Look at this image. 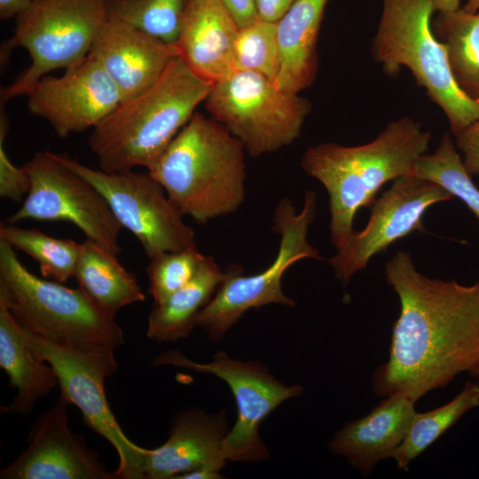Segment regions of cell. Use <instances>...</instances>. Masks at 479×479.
Masks as SVG:
<instances>
[{"instance_id": "6da1fadb", "label": "cell", "mask_w": 479, "mask_h": 479, "mask_svg": "<svg viewBox=\"0 0 479 479\" xmlns=\"http://www.w3.org/2000/svg\"><path fill=\"white\" fill-rule=\"evenodd\" d=\"M385 274L400 313L389 359L373 374V390L381 397L402 393L417 401L479 364V282L430 279L406 252L389 260Z\"/></svg>"}, {"instance_id": "7a4b0ae2", "label": "cell", "mask_w": 479, "mask_h": 479, "mask_svg": "<svg viewBox=\"0 0 479 479\" xmlns=\"http://www.w3.org/2000/svg\"><path fill=\"white\" fill-rule=\"evenodd\" d=\"M431 135L412 119L389 122L373 141L357 146L325 143L309 147L301 165L329 195L330 239L340 248L354 232L357 210L373 204L383 185L412 175L418 159L429 146Z\"/></svg>"}, {"instance_id": "3957f363", "label": "cell", "mask_w": 479, "mask_h": 479, "mask_svg": "<svg viewBox=\"0 0 479 479\" xmlns=\"http://www.w3.org/2000/svg\"><path fill=\"white\" fill-rule=\"evenodd\" d=\"M212 83L177 56L159 79L122 101L98 125L88 144L106 173L149 170L207 98Z\"/></svg>"}, {"instance_id": "277c9868", "label": "cell", "mask_w": 479, "mask_h": 479, "mask_svg": "<svg viewBox=\"0 0 479 479\" xmlns=\"http://www.w3.org/2000/svg\"><path fill=\"white\" fill-rule=\"evenodd\" d=\"M245 154L242 143L224 126L195 113L147 171L184 216L202 224L243 203Z\"/></svg>"}, {"instance_id": "5b68a950", "label": "cell", "mask_w": 479, "mask_h": 479, "mask_svg": "<svg viewBox=\"0 0 479 479\" xmlns=\"http://www.w3.org/2000/svg\"><path fill=\"white\" fill-rule=\"evenodd\" d=\"M0 297L19 322L59 345L88 351H114L124 343L115 317L81 288L39 278L0 240Z\"/></svg>"}, {"instance_id": "8992f818", "label": "cell", "mask_w": 479, "mask_h": 479, "mask_svg": "<svg viewBox=\"0 0 479 479\" xmlns=\"http://www.w3.org/2000/svg\"><path fill=\"white\" fill-rule=\"evenodd\" d=\"M382 12L373 40L372 54L389 76L402 67L446 115L456 137L479 118V102L457 85L446 51L431 29V0H381Z\"/></svg>"}, {"instance_id": "52a82bcc", "label": "cell", "mask_w": 479, "mask_h": 479, "mask_svg": "<svg viewBox=\"0 0 479 479\" xmlns=\"http://www.w3.org/2000/svg\"><path fill=\"white\" fill-rule=\"evenodd\" d=\"M316 207L313 191L306 192L300 212L290 199L280 200L273 216V230L280 236L276 258L265 270L253 275H244L242 267L237 264L228 265L211 300L197 315L194 326L203 329L210 341L218 342L250 309L273 303L295 306L294 301L283 292L282 278L291 265L301 260L322 259L307 240Z\"/></svg>"}, {"instance_id": "ba28073f", "label": "cell", "mask_w": 479, "mask_h": 479, "mask_svg": "<svg viewBox=\"0 0 479 479\" xmlns=\"http://www.w3.org/2000/svg\"><path fill=\"white\" fill-rule=\"evenodd\" d=\"M105 0H32L15 18L13 35L1 48V60L17 47L30 65L1 91V101L27 95L43 76L83 60L107 20Z\"/></svg>"}, {"instance_id": "9c48e42d", "label": "cell", "mask_w": 479, "mask_h": 479, "mask_svg": "<svg viewBox=\"0 0 479 479\" xmlns=\"http://www.w3.org/2000/svg\"><path fill=\"white\" fill-rule=\"evenodd\" d=\"M209 116L257 157L296 140L310 102L279 89L274 81L251 71L235 70L212 84L204 101Z\"/></svg>"}, {"instance_id": "30bf717a", "label": "cell", "mask_w": 479, "mask_h": 479, "mask_svg": "<svg viewBox=\"0 0 479 479\" xmlns=\"http://www.w3.org/2000/svg\"><path fill=\"white\" fill-rule=\"evenodd\" d=\"M22 326V325H21ZM25 340L53 368L60 397L75 405L84 423L109 442L117 452L116 479H144L149 449L133 443L123 432L106 399L105 381L117 370L114 351H88L51 342L22 326Z\"/></svg>"}, {"instance_id": "8fae6325", "label": "cell", "mask_w": 479, "mask_h": 479, "mask_svg": "<svg viewBox=\"0 0 479 479\" xmlns=\"http://www.w3.org/2000/svg\"><path fill=\"white\" fill-rule=\"evenodd\" d=\"M154 366H176L215 375L227 383L236 401L237 420L223 442L228 461L263 462L270 453L259 428L263 420L285 401L303 393L299 385H286L257 361H242L219 351L211 362L200 363L177 349L156 356Z\"/></svg>"}, {"instance_id": "7c38bea8", "label": "cell", "mask_w": 479, "mask_h": 479, "mask_svg": "<svg viewBox=\"0 0 479 479\" xmlns=\"http://www.w3.org/2000/svg\"><path fill=\"white\" fill-rule=\"evenodd\" d=\"M31 185L23 204L5 222H69L109 252H121L122 226L100 192L65 164L57 153H36L23 165Z\"/></svg>"}, {"instance_id": "4fadbf2b", "label": "cell", "mask_w": 479, "mask_h": 479, "mask_svg": "<svg viewBox=\"0 0 479 479\" xmlns=\"http://www.w3.org/2000/svg\"><path fill=\"white\" fill-rule=\"evenodd\" d=\"M58 155L100 192L122 228L136 236L149 259L163 252L197 247L193 229L148 171L106 173L67 155Z\"/></svg>"}, {"instance_id": "5bb4252c", "label": "cell", "mask_w": 479, "mask_h": 479, "mask_svg": "<svg viewBox=\"0 0 479 479\" xmlns=\"http://www.w3.org/2000/svg\"><path fill=\"white\" fill-rule=\"evenodd\" d=\"M452 198L439 185L414 175L395 179L373 202L365 227L354 231L329 259L336 278L347 285L373 255L412 232L424 231L421 220L429 207Z\"/></svg>"}, {"instance_id": "9a60e30c", "label": "cell", "mask_w": 479, "mask_h": 479, "mask_svg": "<svg viewBox=\"0 0 479 479\" xmlns=\"http://www.w3.org/2000/svg\"><path fill=\"white\" fill-rule=\"evenodd\" d=\"M26 96L29 112L61 138L93 129L122 102L115 83L90 53L60 77L43 76Z\"/></svg>"}, {"instance_id": "2e32d148", "label": "cell", "mask_w": 479, "mask_h": 479, "mask_svg": "<svg viewBox=\"0 0 479 479\" xmlns=\"http://www.w3.org/2000/svg\"><path fill=\"white\" fill-rule=\"evenodd\" d=\"M67 405L59 397L36 418L27 448L0 471L1 479H116L83 437L72 432Z\"/></svg>"}, {"instance_id": "e0dca14e", "label": "cell", "mask_w": 479, "mask_h": 479, "mask_svg": "<svg viewBox=\"0 0 479 479\" xmlns=\"http://www.w3.org/2000/svg\"><path fill=\"white\" fill-rule=\"evenodd\" d=\"M229 432L225 411L208 413L194 408L176 415L167 441L149 449L144 479H219L227 460L223 442Z\"/></svg>"}, {"instance_id": "ac0fdd59", "label": "cell", "mask_w": 479, "mask_h": 479, "mask_svg": "<svg viewBox=\"0 0 479 479\" xmlns=\"http://www.w3.org/2000/svg\"><path fill=\"white\" fill-rule=\"evenodd\" d=\"M90 53L115 83L122 102L153 85L178 56L176 44L109 18Z\"/></svg>"}, {"instance_id": "d6986e66", "label": "cell", "mask_w": 479, "mask_h": 479, "mask_svg": "<svg viewBox=\"0 0 479 479\" xmlns=\"http://www.w3.org/2000/svg\"><path fill=\"white\" fill-rule=\"evenodd\" d=\"M415 403L402 393L384 397L365 416L346 422L330 440L328 449L364 476L369 475L379 462L392 459L404 440L417 412Z\"/></svg>"}, {"instance_id": "ffe728a7", "label": "cell", "mask_w": 479, "mask_h": 479, "mask_svg": "<svg viewBox=\"0 0 479 479\" xmlns=\"http://www.w3.org/2000/svg\"><path fill=\"white\" fill-rule=\"evenodd\" d=\"M238 32L220 0H188L176 42L178 56L197 75L213 84L234 71Z\"/></svg>"}, {"instance_id": "44dd1931", "label": "cell", "mask_w": 479, "mask_h": 479, "mask_svg": "<svg viewBox=\"0 0 479 479\" xmlns=\"http://www.w3.org/2000/svg\"><path fill=\"white\" fill-rule=\"evenodd\" d=\"M0 366L17 390L12 403L1 407L5 413H30L41 398L59 386L53 368L25 340L21 324L1 297Z\"/></svg>"}, {"instance_id": "7402d4cb", "label": "cell", "mask_w": 479, "mask_h": 479, "mask_svg": "<svg viewBox=\"0 0 479 479\" xmlns=\"http://www.w3.org/2000/svg\"><path fill=\"white\" fill-rule=\"evenodd\" d=\"M328 0H295L277 22L279 67L275 81L299 93L312 84L318 71L317 42Z\"/></svg>"}, {"instance_id": "603a6c76", "label": "cell", "mask_w": 479, "mask_h": 479, "mask_svg": "<svg viewBox=\"0 0 479 479\" xmlns=\"http://www.w3.org/2000/svg\"><path fill=\"white\" fill-rule=\"evenodd\" d=\"M224 275L212 256L202 260L193 278L148 316L146 336L156 342H174L188 337L199 312L211 300Z\"/></svg>"}, {"instance_id": "cb8c5ba5", "label": "cell", "mask_w": 479, "mask_h": 479, "mask_svg": "<svg viewBox=\"0 0 479 479\" xmlns=\"http://www.w3.org/2000/svg\"><path fill=\"white\" fill-rule=\"evenodd\" d=\"M74 278L79 288L114 317L122 308L145 299L135 275L121 264L117 255L88 239L82 243Z\"/></svg>"}, {"instance_id": "d4e9b609", "label": "cell", "mask_w": 479, "mask_h": 479, "mask_svg": "<svg viewBox=\"0 0 479 479\" xmlns=\"http://www.w3.org/2000/svg\"><path fill=\"white\" fill-rule=\"evenodd\" d=\"M431 29L444 45L451 73L459 89L479 102V12L462 7L438 12Z\"/></svg>"}, {"instance_id": "484cf974", "label": "cell", "mask_w": 479, "mask_h": 479, "mask_svg": "<svg viewBox=\"0 0 479 479\" xmlns=\"http://www.w3.org/2000/svg\"><path fill=\"white\" fill-rule=\"evenodd\" d=\"M479 406V383L467 381L450 402L425 412H416L407 435L392 459L399 469L410 463L445 434L465 413Z\"/></svg>"}, {"instance_id": "4316f807", "label": "cell", "mask_w": 479, "mask_h": 479, "mask_svg": "<svg viewBox=\"0 0 479 479\" xmlns=\"http://www.w3.org/2000/svg\"><path fill=\"white\" fill-rule=\"evenodd\" d=\"M0 240L33 258L45 279L64 283L75 275L82 243L54 238L39 230L22 228L5 221L0 224Z\"/></svg>"}, {"instance_id": "83f0119b", "label": "cell", "mask_w": 479, "mask_h": 479, "mask_svg": "<svg viewBox=\"0 0 479 479\" xmlns=\"http://www.w3.org/2000/svg\"><path fill=\"white\" fill-rule=\"evenodd\" d=\"M412 175L432 181L462 200L479 223V188L468 174L449 132H444L431 154L421 155Z\"/></svg>"}, {"instance_id": "f1b7e54d", "label": "cell", "mask_w": 479, "mask_h": 479, "mask_svg": "<svg viewBox=\"0 0 479 479\" xmlns=\"http://www.w3.org/2000/svg\"><path fill=\"white\" fill-rule=\"evenodd\" d=\"M188 0H105L107 17L176 44Z\"/></svg>"}, {"instance_id": "f546056e", "label": "cell", "mask_w": 479, "mask_h": 479, "mask_svg": "<svg viewBox=\"0 0 479 479\" xmlns=\"http://www.w3.org/2000/svg\"><path fill=\"white\" fill-rule=\"evenodd\" d=\"M233 67L251 71L276 81L279 67L277 22L259 20L239 29L234 45Z\"/></svg>"}, {"instance_id": "4dcf8cb0", "label": "cell", "mask_w": 479, "mask_h": 479, "mask_svg": "<svg viewBox=\"0 0 479 479\" xmlns=\"http://www.w3.org/2000/svg\"><path fill=\"white\" fill-rule=\"evenodd\" d=\"M205 255L197 247L180 251L163 252L149 259L146 268L149 294L153 304L166 301L186 285L197 272Z\"/></svg>"}, {"instance_id": "1f68e13d", "label": "cell", "mask_w": 479, "mask_h": 479, "mask_svg": "<svg viewBox=\"0 0 479 479\" xmlns=\"http://www.w3.org/2000/svg\"><path fill=\"white\" fill-rule=\"evenodd\" d=\"M9 131V120L1 104L0 112V197L19 202L27 194L31 182L24 167L15 166L9 158L4 142Z\"/></svg>"}, {"instance_id": "d6a6232c", "label": "cell", "mask_w": 479, "mask_h": 479, "mask_svg": "<svg viewBox=\"0 0 479 479\" xmlns=\"http://www.w3.org/2000/svg\"><path fill=\"white\" fill-rule=\"evenodd\" d=\"M455 145L468 174L479 176V118L456 136Z\"/></svg>"}, {"instance_id": "836d02e7", "label": "cell", "mask_w": 479, "mask_h": 479, "mask_svg": "<svg viewBox=\"0 0 479 479\" xmlns=\"http://www.w3.org/2000/svg\"><path fill=\"white\" fill-rule=\"evenodd\" d=\"M239 29L261 20L255 0H220Z\"/></svg>"}, {"instance_id": "e575fe53", "label": "cell", "mask_w": 479, "mask_h": 479, "mask_svg": "<svg viewBox=\"0 0 479 479\" xmlns=\"http://www.w3.org/2000/svg\"><path fill=\"white\" fill-rule=\"evenodd\" d=\"M295 0H255L258 14L263 20L278 22Z\"/></svg>"}, {"instance_id": "d590c367", "label": "cell", "mask_w": 479, "mask_h": 479, "mask_svg": "<svg viewBox=\"0 0 479 479\" xmlns=\"http://www.w3.org/2000/svg\"><path fill=\"white\" fill-rule=\"evenodd\" d=\"M31 4L32 0H0V19L16 18L27 11Z\"/></svg>"}, {"instance_id": "8d00e7d4", "label": "cell", "mask_w": 479, "mask_h": 479, "mask_svg": "<svg viewBox=\"0 0 479 479\" xmlns=\"http://www.w3.org/2000/svg\"><path fill=\"white\" fill-rule=\"evenodd\" d=\"M462 0H431L435 12H447L460 8Z\"/></svg>"}, {"instance_id": "74e56055", "label": "cell", "mask_w": 479, "mask_h": 479, "mask_svg": "<svg viewBox=\"0 0 479 479\" xmlns=\"http://www.w3.org/2000/svg\"><path fill=\"white\" fill-rule=\"evenodd\" d=\"M462 8L468 12H479V0H467Z\"/></svg>"}, {"instance_id": "f35d334b", "label": "cell", "mask_w": 479, "mask_h": 479, "mask_svg": "<svg viewBox=\"0 0 479 479\" xmlns=\"http://www.w3.org/2000/svg\"><path fill=\"white\" fill-rule=\"evenodd\" d=\"M469 373L479 381V364Z\"/></svg>"}]
</instances>
